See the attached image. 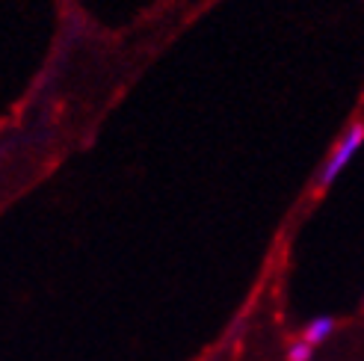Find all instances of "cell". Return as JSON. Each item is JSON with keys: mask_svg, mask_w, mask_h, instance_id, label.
<instances>
[{"mask_svg": "<svg viewBox=\"0 0 364 361\" xmlns=\"http://www.w3.org/2000/svg\"><path fill=\"white\" fill-rule=\"evenodd\" d=\"M361 142H364V124L355 122L353 128L343 134V139L338 142V149L332 151V157L326 160V166H323V172H320V187H329L332 180L341 175V169L347 166L350 160H353V154L361 149Z\"/></svg>", "mask_w": 364, "mask_h": 361, "instance_id": "cell-1", "label": "cell"}, {"mask_svg": "<svg viewBox=\"0 0 364 361\" xmlns=\"http://www.w3.org/2000/svg\"><path fill=\"white\" fill-rule=\"evenodd\" d=\"M332 329H335V320L332 317H317L311 326L305 329V338L302 340H305V344H311V347L314 344H323V340L332 335Z\"/></svg>", "mask_w": 364, "mask_h": 361, "instance_id": "cell-2", "label": "cell"}, {"mask_svg": "<svg viewBox=\"0 0 364 361\" xmlns=\"http://www.w3.org/2000/svg\"><path fill=\"white\" fill-rule=\"evenodd\" d=\"M308 358H311V344H305V340L294 344L287 352V361H308Z\"/></svg>", "mask_w": 364, "mask_h": 361, "instance_id": "cell-3", "label": "cell"}]
</instances>
